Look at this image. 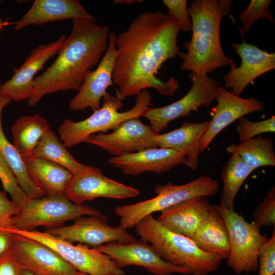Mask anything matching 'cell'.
<instances>
[{
	"mask_svg": "<svg viewBox=\"0 0 275 275\" xmlns=\"http://www.w3.org/2000/svg\"><path fill=\"white\" fill-rule=\"evenodd\" d=\"M100 211L87 205H78L64 195L28 199L13 217V227L31 231L43 226L46 229L61 227L67 221L84 215H100Z\"/></svg>",
	"mask_w": 275,
	"mask_h": 275,
	"instance_id": "cell-7",
	"label": "cell"
},
{
	"mask_svg": "<svg viewBox=\"0 0 275 275\" xmlns=\"http://www.w3.org/2000/svg\"><path fill=\"white\" fill-rule=\"evenodd\" d=\"M140 190L104 176L100 169L93 168L85 172L73 175L64 196L72 203L82 205L97 198L126 199L138 196Z\"/></svg>",
	"mask_w": 275,
	"mask_h": 275,
	"instance_id": "cell-15",
	"label": "cell"
},
{
	"mask_svg": "<svg viewBox=\"0 0 275 275\" xmlns=\"http://www.w3.org/2000/svg\"><path fill=\"white\" fill-rule=\"evenodd\" d=\"M67 37L62 35L56 40L33 49L22 65L14 69L11 78L0 84L1 94L11 101L28 100L33 92L35 74L50 58L59 53Z\"/></svg>",
	"mask_w": 275,
	"mask_h": 275,
	"instance_id": "cell-17",
	"label": "cell"
},
{
	"mask_svg": "<svg viewBox=\"0 0 275 275\" xmlns=\"http://www.w3.org/2000/svg\"><path fill=\"white\" fill-rule=\"evenodd\" d=\"M33 155L54 162L73 175L87 172L93 168L75 159L50 128L42 136L34 148Z\"/></svg>",
	"mask_w": 275,
	"mask_h": 275,
	"instance_id": "cell-28",
	"label": "cell"
},
{
	"mask_svg": "<svg viewBox=\"0 0 275 275\" xmlns=\"http://www.w3.org/2000/svg\"><path fill=\"white\" fill-rule=\"evenodd\" d=\"M18 210L19 207L8 198L6 192L0 190V232L11 233L14 228L12 218Z\"/></svg>",
	"mask_w": 275,
	"mask_h": 275,
	"instance_id": "cell-37",
	"label": "cell"
},
{
	"mask_svg": "<svg viewBox=\"0 0 275 275\" xmlns=\"http://www.w3.org/2000/svg\"><path fill=\"white\" fill-rule=\"evenodd\" d=\"M209 121L197 123L183 122L181 126L155 137L157 147L171 149L184 154L185 165L192 170L197 169L200 154L199 141L208 128Z\"/></svg>",
	"mask_w": 275,
	"mask_h": 275,
	"instance_id": "cell-23",
	"label": "cell"
},
{
	"mask_svg": "<svg viewBox=\"0 0 275 275\" xmlns=\"http://www.w3.org/2000/svg\"><path fill=\"white\" fill-rule=\"evenodd\" d=\"M229 153H236L252 169L275 166L273 142L268 136H258L238 144H231L226 148Z\"/></svg>",
	"mask_w": 275,
	"mask_h": 275,
	"instance_id": "cell-29",
	"label": "cell"
},
{
	"mask_svg": "<svg viewBox=\"0 0 275 275\" xmlns=\"http://www.w3.org/2000/svg\"><path fill=\"white\" fill-rule=\"evenodd\" d=\"M207 197L187 200L161 212L157 219L168 230L190 239L214 210Z\"/></svg>",
	"mask_w": 275,
	"mask_h": 275,
	"instance_id": "cell-21",
	"label": "cell"
},
{
	"mask_svg": "<svg viewBox=\"0 0 275 275\" xmlns=\"http://www.w3.org/2000/svg\"><path fill=\"white\" fill-rule=\"evenodd\" d=\"M10 250L24 270L36 275H85L45 244L13 234Z\"/></svg>",
	"mask_w": 275,
	"mask_h": 275,
	"instance_id": "cell-14",
	"label": "cell"
},
{
	"mask_svg": "<svg viewBox=\"0 0 275 275\" xmlns=\"http://www.w3.org/2000/svg\"><path fill=\"white\" fill-rule=\"evenodd\" d=\"M219 188L217 180L208 175L182 185L170 181L155 188L156 196L136 203L117 207L115 213L120 217V225L126 229L134 227L145 217L163 210L179 203L199 197L215 196Z\"/></svg>",
	"mask_w": 275,
	"mask_h": 275,
	"instance_id": "cell-6",
	"label": "cell"
},
{
	"mask_svg": "<svg viewBox=\"0 0 275 275\" xmlns=\"http://www.w3.org/2000/svg\"><path fill=\"white\" fill-rule=\"evenodd\" d=\"M24 271L10 248L0 257V275H23Z\"/></svg>",
	"mask_w": 275,
	"mask_h": 275,
	"instance_id": "cell-38",
	"label": "cell"
},
{
	"mask_svg": "<svg viewBox=\"0 0 275 275\" xmlns=\"http://www.w3.org/2000/svg\"><path fill=\"white\" fill-rule=\"evenodd\" d=\"M102 100L101 106L88 118L78 122L66 119L60 125V137L66 147L86 142L90 135L96 133H106L114 130L129 119L142 117L146 109L152 105V96L147 90L136 96L134 105L126 112H119L123 106L122 101L107 92Z\"/></svg>",
	"mask_w": 275,
	"mask_h": 275,
	"instance_id": "cell-5",
	"label": "cell"
},
{
	"mask_svg": "<svg viewBox=\"0 0 275 275\" xmlns=\"http://www.w3.org/2000/svg\"><path fill=\"white\" fill-rule=\"evenodd\" d=\"M258 275L275 274V230L261 246L258 255Z\"/></svg>",
	"mask_w": 275,
	"mask_h": 275,
	"instance_id": "cell-35",
	"label": "cell"
},
{
	"mask_svg": "<svg viewBox=\"0 0 275 275\" xmlns=\"http://www.w3.org/2000/svg\"><path fill=\"white\" fill-rule=\"evenodd\" d=\"M271 0H251L246 9L238 15L242 23V30L247 32L252 25L261 18H265L274 22L273 18L269 12L268 7Z\"/></svg>",
	"mask_w": 275,
	"mask_h": 275,
	"instance_id": "cell-32",
	"label": "cell"
},
{
	"mask_svg": "<svg viewBox=\"0 0 275 275\" xmlns=\"http://www.w3.org/2000/svg\"><path fill=\"white\" fill-rule=\"evenodd\" d=\"M260 230L262 226L275 227V187L268 190L266 197L256 208L252 221Z\"/></svg>",
	"mask_w": 275,
	"mask_h": 275,
	"instance_id": "cell-34",
	"label": "cell"
},
{
	"mask_svg": "<svg viewBox=\"0 0 275 275\" xmlns=\"http://www.w3.org/2000/svg\"><path fill=\"white\" fill-rule=\"evenodd\" d=\"M30 178L47 196H63L73 174L49 160L31 155L22 158Z\"/></svg>",
	"mask_w": 275,
	"mask_h": 275,
	"instance_id": "cell-24",
	"label": "cell"
},
{
	"mask_svg": "<svg viewBox=\"0 0 275 275\" xmlns=\"http://www.w3.org/2000/svg\"><path fill=\"white\" fill-rule=\"evenodd\" d=\"M236 153H231L223 167V189L220 203L227 209L234 210V200L242 184L253 171Z\"/></svg>",
	"mask_w": 275,
	"mask_h": 275,
	"instance_id": "cell-30",
	"label": "cell"
},
{
	"mask_svg": "<svg viewBox=\"0 0 275 275\" xmlns=\"http://www.w3.org/2000/svg\"><path fill=\"white\" fill-rule=\"evenodd\" d=\"M191 86L181 99L169 105L152 108L144 111L143 117L149 121V125L155 133L167 128L172 121L191 115L204 106L207 108L215 100L219 82L207 75L190 73L188 76Z\"/></svg>",
	"mask_w": 275,
	"mask_h": 275,
	"instance_id": "cell-10",
	"label": "cell"
},
{
	"mask_svg": "<svg viewBox=\"0 0 275 275\" xmlns=\"http://www.w3.org/2000/svg\"><path fill=\"white\" fill-rule=\"evenodd\" d=\"M191 239L201 250L218 256L222 260L229 256L228 228L222 215L215 208L200 224Z\"/></svg>",
	"mask_w": 275,
	"mask_h": 275,
	"instance_id": "cell-25",
	"label": "cell"
},
{
	"mask_svg": "<svg viewBox=\"0 0 275 275\" xmlns=\"http://www.w3.org/2000/svg\"><path fill=\"white\" fill-rule=\"evenodd\" d=\"M11 233L38 241L52 249L79 272L88 275H125L107 255L89 245L73 243L56 237L46 231L36 230L22 231L15 228Z\"/></svg>",
	"mask_w": 275,
	"mask_h": 275,
	"instance_id": "cell-9",
	"label": "cell"
},
{
	"mask_svg": "<svg viewBox=\"0 0 275 275\" xmlns=\"http://www.w3.org/2000/svg\"><path fill=\"white\" fill-rule=\"evenodd\" d=\"M144 1L142 0H115L113 2V4L115 5H130L133 3H142Z\"/></svg>",
	"mask_w": 275,
	"mask_h": 275,
	"instance_id": "cell-40",
	"label": "cell"
},
{
	"mask_svg": "<svg viewBox=\"0 0 275 275\" xmlns=\"http://www.w3.org/2000/svg\"><path fill=\"white\" fill-rule=\"evenodd\" d=\"M180 28L168 14L160 11L138 14L127 28L116 35V58L112 81L121 101L136 96L148 88L163 96H172L179 86L171 77L164 82L156 76L162 64L174 58L180 48Z\"/></svg>",
	"mask_w": 275,
	"mask_h": 275,
	"instance_id": "cell-1",
	"label": "cell"
},
{
	"mask_svg": "<svg viewBox=\"0 0 275 275\" xmlns=\"http://www.w3.org/2000/svg\"><path fill=\"white\" fill-rule=\"evenodd\" d=\"M230 6L229 1L195 0L190 3L187 11L192 23L191 38L183 45L187 52L177 53L182 60V70L207 75L229 65L230 58L222 48L219 29Z\"/></svg>",
	"mask_w": 275,
	"mask_h": 275,
	"instance_id": "cell-3",
	"label": "cell"
},
{
	"mask_svg": "<svg viewBox=\"0 0 275 275\" xmlns=\"http://www.w3.org/2000/svg\"><path fill=\"white\" fill-rule=\"evenodd\" d=\"M93 248L108 256L122 269L136 266L153 275L189 274L184 267L165 261L151 244L141 240L130 243L111 242Z\"/></svg>",
	"mask_w": 275,
	"mask_h": 275,
	"instance_id": "cell-13",
	"label": "cell"
},
{
	"mask_svg": "<svg viewBox=\"0 0 275 275\" xmlns=\"http://www.w3.org/2000/svg\"><path fill=\"white\" fill-rule=\"evenodd\" d=\"M140 117L129 119L109 133L90 135L86 143L96 146L115 156H121L144 149L157 147L155 133Z\"/></svg>",
	"mask_w": 275,
	"mask_h": 275,
	"instance_id": "cell-12",
	"label": "cell"
},
{
	"mask_svg": "<svg viewBox=\"0 0 275 275\" xmlns=\"http://www.w3.org/2000/svg\"><path fill=\"white\" fill-rule=\"evenodd\" d=\"M23 275H36L35 274H34L31 272H29L27 270H24V273H23Z\"/></svg>",
	"mask_w": 275,
	"mask_h": 275,
	"instance_id": "cell-41",
	"label": "cell"
},
{
	"mask_svg": "<svg viewBox=\"0 0 275 275\" xmlns=\"http://www.w3.org/2000/svg\"><path fill=\"white\" fill-rule=\"evenodd\" d=\"M116 36L115 33L110 32L105 52L96 68L86 74L78 93L69 103L70 109L76 111L90 108L94 112L100 107L101 100L107 92V88L113 84Z\"/></svg>",
	"mask_w": 275,
	"mask_h": 275,
	"instance_id": "cell-18",
	"label": "cell"
},
{
	"mask_svg": "<svg viewBox=\"0 0 275 275\" xmlns=\"http://www.w3.org/2000/svg\"><path fill=\"white\" fill-rule=\"evenodd\" d=\"M185 156L175 150L155 147L108 159L111 165L120 169L126 175L137 176L145 172L158 174L168 172L173 167L185 164Z\"/></svg>",
	"mask_w": 275,
	"mask_h": 275,
	"instance_id": "cell-20",
	"label": "cell"
},
{
	"mask_svg": "<svg viewBox=\"0 0 275 275\" xmlns=\"http://www.w3.org/2000/svg\"><path fill=\"white\" fill-rule=\"evenodd\" d=\"M50 129L48 122L39 114L23 116L11 128L13 145L22 158L33 155L42 136Z\"/></svg>",
	"mask_w": 275,
	"mask_h": 275,
	"instance_id": "cell-27",
	"label": "cell"
},
{
	"mask_svg": "<svg viewBox=\"0 0 275 275\" xmlns=\"http://www.w3.org/2000/svg\"><path fill=\"white\" fill-rule=\"evenodd\" d=\"M2 24L1 21L0 20V29H2Z\"/></svg>",
	"mask_w": 275,
	"mask_h": 275,
	"instance_id": "cell-42",
	"label": "cell"
},
{
	"mask_svg": "<svg viewBox=\"0 0 275 275\" xmlns=\"http://www.w3.org/2000/svg\"><path fill=\"white\" fill-rule=\"evenodd\" d=\"M108 221V218L101 214L82 216L70 225L46 229L44 231L70 243L77 242L92 248L111 242L130 243L138 240L121 225L112 227Z\"/></svg>",
	"mask_w": 275,
	"mask_h": 275,
	"instance_id": "cell-11",
	"label": "cell"
},
{
	"mask_svg": "<svg viewBox=\"0 0 275 275\" xmlns=\"http://www.w3.org/2000/svg\"><path fill=\"white\" fill-rule=\"evenodd\" d=\"M223 217L229 233L230 253L227 264L236 274L256 272L261 246L267 240L252 222H247L234 210L226 208L222 203L213 204Z\"/></svg>",
	"mask_w": 275,
	"mask_h": 275,
	"instance_id": "cell-8",
	"label": "cell"
},
{
	"mask_svg": "<svg viewBox=\"0 0 275 275\" xmlns=\"http://www.w3.org/2000/svg\"><path fill=\"white\" fill-rule=\"evenodd\" d=\"M140 240L150 243L165 261L184 267L191 275H207L217 270L222 260L201 250L188 237L165 228L152 214L134 226Z\"/></svg>",
	"mask_w": 275,
	"mask_h": 275,
	"instance_id": "cell-4",
	"label": "cell"
},
{
	"mask_svg": "<svg viewBox=\"0 0 275 275\" xmlns=\"http://www.w3.org/2000/svg\"><path fill=\"white\" fill-rule=\"evenodd\" d=\"M72 24L71 32L56 60L35 78L29 105H36L50 93L78 91L86 74L97 66L105 52L111 32L108 26L81 19H73Z\"/></svg>",
	"mask_w": 275,
	"mask_h": 275,
	"instance_id": "cell-2",
	"label": "cell"
},
{
	"mask_svg": "<svg viewBox=\"0 0 275 275\" xmlns=\"http://www.w3.org/2000/svg\"><path fill=\"white\" fill-rule=\"evenodd\" d=\"M231 47L241 59L239 67L230 59L231 69L223 76L225 88L240 96L248 85L259 76L275 68V53L263 50L257 46L243 41L234 42Z\"/></svg>",
	"mask_w": 275,
	"mask_h": 275,
	"instance_id": "cell-16",
	"label": "cell"
},
{
	"mask_svg": "<svg viewBox=\"0 0 275 275\" xmlns=\"http://www.w3.org/2000/svg\"><path fill=\"white\" fill-rule=\"evenodd\" d=\"M162 3L168 9L167 14L178 23L180 31H191L192 23L187 11L186 0H163Z\"/></svg>",
	"mask_w": 275,
	"mask_h": 275,
	"instance_id": "cell-36",
	"label": "cell"
},
{
	"mask_svg": "<svg viewBox=\"0 0 275 275\" xmlns=\"http://www.w3.org/2000/svg\"><path fill=\"white\" fill-rule=\"evenodd\" d=\"M0 180L6 193L10 194L11 200L18 207L23 205L28 199L20 187L17 181L5 159L0 153Z\"/></svg>",
	"mask_w": 275,
	"mask_h": 275,
	"instance_id": "cell-33",
	"label": "cell"
},
{
	"mask_svg": "<svg viewBox=\"0 0 275 275\" xmlns=\"http://www.w3.org/2000/svg\"><path fill=\"white\" fill-rule=\"evenodd\" d=\"M11 100L0 93V153L13 172L17 182L28 199L42 198L46 193L31 180L23 160L14 145L6 137L3 131L2 114L4 108Z\"/></svg>",
	"mask_w": 275,
	"mask_h": 275,
	"instance_id": "cell-26",
	"label": "cell"
},
{
	"mask_svg": "<svg viewBox=\"0 0 275 275\" xmlns=\"http://www.w3.org/2000/svg\"><path fill=\"white\" fill-rule=\"evenodd\" d=\"M85 275H88V274H85Z\"/></svg>",
	"mask_w": 275,
	"mask_h": 275,
	"instance_id": "cell-43",
	"label": "cell"
},
{
	"mask_svg": "<svg viewBox=\"0 0 275 275\" xmlns=\"http://www.w3.org/2000/svg\"><path fill=\"white\" fill-rule=\"evenodd\" d=\"M236 132L240 143L248 141L262 133L274 132L275 117L272 116L262 121L252 122L243 116L239 119Z\"/></svg>",
	"mask_w": 275,
	"mask_h": 275,
	"instance_id": "cell-31",
	"label": "cell"
},
{
	"mask_svg": "<svg viewBox=\"0 0 275 275\" xmlns=\"http://www.w3.org/2000/svg\"><path fill=\"white\" fill-rule=\"evenodd\" d=\"M69 19L95 22L96 20L77 0H36L28 12L14 23V28L19 30L30 25H40Z\"/></svg>",
	"mask_w": 275,
	"mask_h": 275,
	"instance_id": "cell-22",
	"label": "cell"
},
{
	"mask_svg": "<svg viewBox=\"0 0 275 275\" xmlns=\"http://www.w3.org/2000/svg\"><path fill=\"white\" fill-rule=\"evenodd\" d=\"M212 119L207 129L201 138L200 153L207 149L214 138L226 127L246 115L263 111L264 103L255 97L242 98L229 92L223 86L217 88Z\"/></svg>",
	"mask_w": 275,
	"mask_h": 275,
	"instance_id": "cell-19",
	"label": "cell"
},
{
	"mask_svg": "<svg viewBox=\"0 0 275 275\" xmlns=\"http://www.w3.org/2000/svg\"><path fill=\"white\" fill-rule=\"evenodd\" d=\"M13 234L0 232V257L10 248Z\"/></svg>",
	"mask_w": 275,
	"mask_h": 275,
	"instance_id": "cell-39",
	"label": "cell"
}]
</instances>
